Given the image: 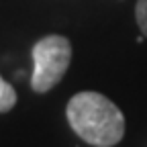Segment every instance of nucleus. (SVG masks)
I'll return each instance as SVG.
<instances>
[{"label":"nucleus","mask_w":147,"mask_h":147,"mask_svg":"<svg viewBox=\"0 0 147 147\" xmlns=\"http://www.w3.org/2000/svg\"><path fill=\"white\" fill-rule=\"evenodd\" d=\"M135 18H137V25L141 29V35L147 37V0H137Z\"/></svg>","instance_id":"nucleus-4"},{"label":"nucleus","mask_w":147,"mask_h":147,"mask_svg":"<svg viewBox=\"0 0 147 147\" xmlns=\"http://www.w3.org/2000/svg\"><path fill=\"white\" fill-rule=\"evenodd\" d=\"M65 117L82 141L94 147H115L125 137V115L100 92L84 90L71 96Z\"/></svg>","instance_id":"nucleus-1"},{"label":"nucleus","mask_w":147,"mask_h":147,"mask_svg":"<svg viewBox=\"0 0 147 147\" xmlns=\"http://www.w3.org/2000/svg\"><path fill=\"white\" fill-rule=\"evenodd\" d=\"M14 104H16V92H14L12 84L0 76V115L10 113L14 108Z\"/></svg>","instance_id":"nucleus-3"},{"label":"nucleus","mask_w":147,"mask_h":147,"mask_svg":"<svg viewBox=\"0 0 147 147\" xmlns=\"http://www.w3.org/2000/svg\"><path fill=\"white\" fill-rule=\"evenodd\" d=\"M31 57V88L37 94H45L63 80L71 63V43L63 35H45L33 45Z\"/></svg>","instance_id":"nucleus-2"}]
</instances>
